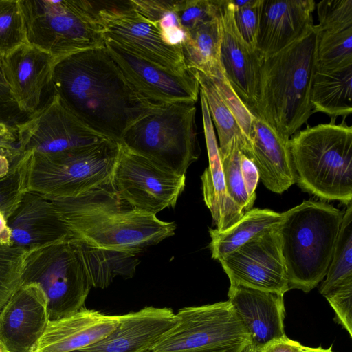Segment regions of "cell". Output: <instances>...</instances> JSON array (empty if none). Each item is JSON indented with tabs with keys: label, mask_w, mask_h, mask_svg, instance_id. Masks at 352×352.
<instances>
[{
	"label": "cell",
	"mask_w": 352,
	"mask_h": 352,
	"mask_svg": "<svg viewBox=\"0 0 352 352\" xmlns=\"http://www.w3.org/2000/svg\"><path fill=\"white\" fill-rule=\"evenodd\" d=\"M122 315H108L82 308L76 313L50 320L33 352H70L104 338L119 324Z\"/></svg>",
	"instance_id": "603a6c76"
},
{
	"label": "cell",
	"mask_w": 352,
	"mask_h": 352,
	"mask_svg": "<svg viewBox=\"0 0 352 352\" xmlns=\"http://www.w3.org/2000/svg\"><path fill=\"white\" fill-rule=\"evenodd\" d=\"M195 103L161 105L131 126L120 143L178 175L199 156Z\"/></svg>",
	"instance_id": "ba28073f"
},
{
	"label": "cell",
	"mask_w": 352,
	"mask_h": 352,
	"mask_svg": "<svg viewBox=\"0 0 352 352\" xmlns=\"http://www.w3.org/2000/svg\"><path fill=\"white\" fill-rule=\"evenodd\" d=\"M228 296L258 348L285 335L283 294L230 285Z\"/></svg>",
	"instance_id": "7402d4cb"
},
{
	"label": "cell",
	"mask_w": 352,
	"mask_h": 352,
	"mask_svg": "<svg viewBox=\"0 0 352 352\" xmlns=\"http://www.w3.org/2000/svg\"><path fill=\"white\" fill-rule=\"evenodd\" d=\"M5 79L16 107L32 114L43 104L52 89L55 58L49 53L23 43L1 57Z\"/></svg>",
	"instance_id": "e0dca14e"
},
{
	"label": "cell",
	"mask_w": 352,
	"mask_h": 352,
	"mask_svg": "<svg viewBox=\"0 0 352 352\" xmlns=\"http://www.w3.org/2000/svg\"><path fill=\"white\" fill-rule=\"evenodd\" d=\"M209 78L213 82L223 102L232 113L250 146L256 116L233 90L223 69L218 70L215 76Z\"/></svg>",
	"instance_id": "74e56055"
},
{
	"label": "cell",
	"mask_w": 352,
	"mask_h": 352,
	"mask_svg": "<svg viewBox=\"0 0 352 352\" xmlns=\"http://www.w3.org/2000/svg\"><path fill=\"white\" fill-rule=\"evenodd\" d=\"M107 51L135 89L151 102L162 105L177 102L196 103L199 85L192 72L177 73L159 66L104 39Z\"/></svg>",
	"instance_id": "9a60e30c"
},
{
	"label": "cell",
	"mask_w": 352,
	"mask_h": 352,
	"mask_svg": "<svg viewBox=\"0 0 352 352\" xmlns=\"http://www.w3.org/2000/svg\"><path fill=\"white\" fill-rule=\"evenodd\" d=\"M0 352H4L3 349H2V347L0 346Z\"/></svg>",
	"instance_id": "f907efd6"
},
{
	"label": "cell",
	"mask_w": 352,
	"mask_h": 352,
	"mask_svg": "<svg viewBox=\"0 0 352 352\" xmlns=\"http://www.w3.org/2000/svg\"><path fill=\"white\" fill-rule=\"evenodd\" d=\"M281 214L278 229L289 289L309 292L326 276L344 213L308 200Z\"/></svg>",
	"instance_id": "277c9868"
},
{
	"label": "cell",
	"mask_w": 352,
	"mask_h": 352,
	"mask_svg": "<svg viewBox=\"0 0 352 352\" xmlns=\"http://www.w3.org/2000/svg\"><path fill=\"white\" fill-rule=\"evenodd\" d=\"M16 106L12 97L9 87L5 79L2 67L1 59L0 57V113L1 110Z\"/></svg>",
	"instance_id": "bcb514c9"
},
{
	"label": "cell",
	"mask_w": 352,
	"mask_h": 352,
	"mask_svg": "<svg viewBox=\"0 0 352 352\" xmlns=\"http://www.w3.org/2000/svg\"><path fill=\"white\" fill-rule=\"evenodd\" d=\"M261 3L262 0H250L245 6L234 8L237 30L245 42L254 50H256Z\"/></svg>",
	"instance_id": "ab89813d"
},
{
	"label": "cell",
	"mask_w": 352,
	"mask_h": 352,
	"mask_svg": "<svg viewBox=\"0 0 352 352\" xmlns=\"http://www.w3.org/2000/svg\"><path fill=\"white\" fill-rule=\"evenodd\" d=\"M281 220V213L256 208L245 212L238 221L223 231L210 228L212 258L220 259L256 234L278 226Z\"/></svg>",
	"instance_id": "f1b7e54d"
},
{
	"label": "cell",
	"mask_w": 352,
	"mask_h": 352,
	"mask_svg": "<svg viewBox=\"0 0 352 352\" xmlns=\"http://www.w3.org/2000/svg\"><path fill=\"white\" fill-rule=\"evenodd\" d=\"M240 166L249 202L253 206L256 199V188L260 179L259 173L254 162L242 153L240 156Z\"/></svg>",
	"instance_id": "b9f144b4"
},
{
	"label": "cell",
	"mask_w": 352,
	"mask_h": 352,
	"mask_svg": "<svg viewBox=\"0 0 352 352\" xmlns=\"http://www.w3.org/2000/svg\"><path fill=\"white\" fill-rule=\"evenodd\" d=\"M3 147H5V146H3Z\"/></svg>",
	"instance_id": "816d5d0a"
},
{
	"label": "cell",
	"mask_w": 352,
	"mask_h": 352,
	"mask_svg": "<svg viewBox=\"0 0 352 352\" xmlns=\"http://www.w3.org/2000/svg\"><path fill=\"white\" fill-rule=\"evenodd\" d=\"M0 146L19 148L15 125H11L0 113Z\"/></svg>",
	"instance_id": "ee69618b"
},
{
	"label": "cell",
	"mask_w": 352,
	"mask_h": 352,
	"mask_svg": "<svg viewBox=\"0 0 352 352\" xmlns=\"http://www.w3.org/2000/svg\"><path fill=\"white\" fill-rule=\"evenodd\" d=\"M152 352H241L250 336L229 300L186 307Z\"/></svg>",
	"instance_id": "30bf717a"
},
{
	"label": "cell",
	"mask_w": 352,
	"mask_h": 352,
	"mask_svg": "<svg viewBox=\"0 0 352 352\" xmlns=\"http://www.w3.org/2000/svg\"><path fill=\"white\" fill-rule=\"evenodd\" d=\"M89 1L104 39L173 72L189 71L182 49L168 44L158 25L138 12L131 0Z\"/></svg>",
	"instance_id": "8fae6325"
},
{
	"label": "cell",
	"mask_w": 352,
	"mask_h": 352,
	"mask_svg": "<svg viewBox=\"0 0 352 352\" xmlns=\"http://www.w3.org/2000/svg\"><path fill=\"white\" fill-rule=\"evenodd\" d=\"M241 352H259L258 348L252 342L243 349Z\"/></svg>",
	"instance_id": "c3c4849f"
},
{
	"label": "cell",
	"mask_w": 352,
	"mask_h": 352,
	"mask_svg": "<svg viewBox=\"0 0 352 352\" xmlns=\"http://www.w3.org/2000/svg\"><path fill=\"white\" fill-rule=\"evenodd\" d=\"M220 0H177V11L186 33L219 15Z\"/></svg>",
	"instance_id": "f35d334b"
},
{
	"label": "cell",
	"mask_w": 352,
	"mask_h": 352,
	"mask_svg": "<svg viewBox=\"0 0 352 352\" xmlns=\"http://www.w3.org/2000/svg\"><path fill=\"white\" fill-rule=\"evenodd\" d=\"M319 292L324 296L332 290L352 285V203L343 214L330 265Z\"/></svg>",
	"instance_id": "1f68e13d"
},
{
	"label": "cell",
	"mask_w": 352,
	"mask_h": 352,
	"mask_svg": "<svg viewBox=\"0 0 352 352\" xmlns=\"http://www.w3.org/2000/svg\"><path fill=\"white\" fill-rule=\"evenodd\" d=\"M74 240L92 287L105 288L117 276L127 278L135 274L140 263L136 256L94 248Z\"/></svg>",
	"instance_id": "f546056e"
},
{
	"label": "cell",
	"mask_w": 352,
	"mask_h": 352,
	"mask_svg": "<svg viewBox=\"0 0 352 352\" xmlns=\"http://www.w3.org/2000/svg\"><path fill=\"white\" fill-rule=\"evenodd\" d=\"M312 113H322L335 122L352 111V66L338 70L315 72L311 95Z\"/></svg>",
	"instance_id": "4316f807"
},
{
	"label": "cell",
	"mask_w": 352,
	"mask_h": 352,
	"mask_svg": "<svg viewBox=\"0 0 352 352\" xmlns=\"http://www.w3.org/2000/svg\"><path fill=\"white\" fill-rule=\"evenodd\" d=\"M0 244L6 246H14L12 241L11 231L8 226L7 220L0 212Z\"/></svg>",
	"instance_id": "7dc6e473"
},
{
	"label": "cell",
	"mask_w": 352,
	"mask_h": 352,
	"mask_svg": "<svg viewBox=\"0 0 352 352\" xmlns=\"http://www.w3.org/2000/svg\"><path fill=\"white\" fill-rule=\"evenodd\" d=\"M52 91L83 123L118 143L137 120L161 106L135 89L105 45L56 62Z\"/></svg>",
	"instance_id": "6da1fadb"
},
{
	"label": "cell",
	"mask_w": 352,
	"mask_h": 352,
	"mask_svg": "<svg viewBox=\"0 0 352 352\" xmlns=\"http://www.w3.org/2000/svg\"><path fill=\"white\" fill-rule=\"evenodd\" d=\"M15 127L21 153H55L110 140L83 123L53 91L37 111Z\"/></svg>",
	"instance_id": "4fadbf2b"
},
{
	"label": "cell",
	"mask_w": 352,
	"mask_h": 352,
	"mask_svg": "<svg viewBox=\"0 0 352 352\" xmlns=\"http://www.w3.org/2000/svg\"><path fill=\"white\" fill-rule=\"evenodd\" d=\"M28 250L0 244V314L21 284Z\"/></svg>",
	"instance_id": "e575fe53"
},
{
	"label": "cell",
	"mask_w": 352,
	"mask_h": 352,
	"mask_svg": "<svg viewBox=\"0 0 352 352\" xmlns=\"http://www.w3.org/2000/svg\"><path fill=\"white\" fill-rule=\"evenodd\" d=\"M32 283L45 294L50 320L85 307L93 287L71 236L28 250L21 285Z\"/></svg>",
	"instance_id": "9c48e42d"
},
{
	"label": "cell",
	"mask_w": 352,
	"mask_h": 352,
	"mask_svg": "<svg viewBox=\"0 0 352 352\" xmlns=\"http://www.w3.org/2000/svg\"><path fill=\"white\" fill-rule=\"evenodd\" d=\"M313 30L286 48L262 59L254 115L290 138L312 113L316 72Z\"/></svg>",
	"instance_id": "3957f363"
},
{
	"label": "cell",
	"mask_w": 352,
	"mask_h": 352,
	"mask_svg": "<svg viewBox=\"0 0 352 352\" xmlns=\"http://www.w3.org/2000/svg\"><path fill=\"white\" fill-rule=\"evenodd\" d=\"M316 8V71L352 66V0H323Z\"/></svg>",
	"instance_id": "44dd1931"
},
{
	"label": "cell",
	"mask_w": 352,
	"mask_h": 352,
	"mask_svg": "<svg viewBox=\"0 0 352 352\" xmlns=\"http://www.w3.org/2000/svg\"><path fill=\"white\" fill-rule=\"evenodd\" d=\"M52 201L71 237L100 250L133 256L175 234L176 224L134 210L108 186Z\"/></svg>",
	"instance_id": "7a4b0ae2"
},
{
	"label": "cell",
	"mask_w": 352,
	"mask_h": 352,
	"mask_svg": "<svg viewBox=\"0 0 352 352\" xmlns=\"http://www.w3.org/2000/svg\"><path fill=\"white\" fill-rule=\"evenodd\" d=\"M7 224L13 245L26 250L71 236L52 201L30 191L24 193Z\"/></svg>",
	"instance_id": "cb8c5ba5"
},
{
	"label": "cell",
	"mask_w": 352,
	"mask_h": 352,
	"mask_svg": "<svg viewBox=\"0 0 352 352\" xmlns=\"http://www.w3.org/2000/svg\"><path fill=\"white\" fill-rule=\"evenodd\" d=\"M241 151L239 144L234 141L224 152L219 153L222 170L228 192L235 204L244 212L252 209L244 186L241 166Z\"/></svg>",
	"instance_id": "8d00e7d4"
},
{
	"label": "cell",
	"mask_w": 352,
	"mask_h": 352,
	"mask_svg": "<svg viewBox=\"0 0 352 352\" xmlns=\"http://www.w3.org/2000/svg\"><path fill=\"white\" fill-rule=\"evenodd\" d=\"M278 226L256 234L218 260L230 285L283 295L289 290Z\"/></svg>",
	"instance_id": "5bb4252c"
},
{
	"label": "cell",
	"mask_w": 352,
	"mask_h": 352,
	"mask_svg": "<svg viewBox=\"0 0 352 352\" xmlns=\"http://www.w3.org/2000/svg\"><path fill=\"white\" fill-rule=\"evenodd\" d=\"M222 30L219 15L187 32L182 46L186 67L210 78L223 69L221 60Z\"/></svg>",
	"instance_id": "83f0119b"
},
{
	"label": "cell",
	"mask_w": 352,
	"mask_h": 352,
	"mask_svg": "<svg viewBox=\"0 0 352 352\" xmlns=\"http://www.w3.org/2000/svg\"><path fill=\"white\" fill-rule=\"evenodd\" d=\"M49 321L41 286L21 285L0 314V346L4 352H33Z\"/></svg>",
	"instance_id": "2e32d148"
},
{
	"label": "cell",
	"mask_w": 352,
	"mask_h": 352,
	"mask_svg": "<svg viewBox=\"0 0 352 352\" xmlns=\"http://www.w3.org/2000/svg\"><path fill=\"white\" fill-rule=\"evenodd\" d=\"M26 42L56 62L104 46V38L87 0H19Z\"/></svg>",
	"instance_id": "52a82bcc"
},
{
	"label": "cell",
	"mask_w": 352,
	"mask_h": 352,
	"mask_svg": "<svg viewBox=\"0 0 352 352\" xmlns=\"http://www.w3.org/2000/svg\"><path fill=\"white\" fill-rule=\"evenodd\" d=\"M336 313V319L352 336V285L331 291L324 296Z\"/></svg>",
	"instance_id": "60d3db41"
},
{
	"label": "cell",
	"mask_w": 352,
	"mask_h": 352,
	"mask_svg": "<svg viewBox=\"0 0 352 352\" xmlns=\"http://www.w3.org/2000/svg\"><path fill=\"white\" fill-rule=\"evenodd\" d=\"M204 135L209 166L201 176L204 202L210 210L217 230L223 231L245 213L229 195L222 170L219 146L206 100L199 91Z\"/></svg>",
	"instance_id": "484cf974"
},
{
	"label": "cell",
	"mask_w": 352,
	"mask_h": 352,
	"mask_svg": "<svg viewBox=\"0 0 352 352\" xmlns=\"http://www.w3.org/2000/svg\"><path fill=\"white\" fill-rule=\"evenodd\" d=\"M190 70L197 78L199 91L206 100L210 118L214 124L219 140V153L226 151L234 141H237L241 153L248 156L250 149V144L212 80L199 71Z\"/></svg>",
	"instance_id": "4dcf8cb0"
},
{
	"label": "cell",
	"mask_w": 352,
	"mask_h": 352,
	"mask_svg": "<svg viewBox=\"0 0 352 352\" xmlns=\"http://www.w3.org/2000/svg\"><path fill=\"white\" fill-rule=\"evenodd\" d=\"M177 320L171 308L145 307L122 314L118 326L98 341L70 352H152Z\"/></svg>",
	"instance_id": "ffe728a7"
},
{
	"label": "cell",
	"mask_w": 352,
	"mask_h": 352,
	"mask_svg": "<svg viewBox=\"0 0 352 352\" xmlns=\"http://www.w3.org/2000/svg\"><path fill=\"white\" fill-rule=\"evenodd\" d=\"M21 155L18 148L0 146V176L6 175Z\"/></svg>",
	"instance_id": "f6af8a7d"
},
{
	"label": "cell",
	"mask_w": 352,
	"mask_h": 352,
	"mask_svg": "<svg viewBox=\"0 0 352 352\" xmlns=\"http://www.w3.org/2000/svg\"><path fill=\"white\" fill-rule=\"evenodd\" d=\"M25 42L19 0H0V57Z\"/></svg>",
	"instance_id": "d590c367"
},
{
	"label": "cell",
	"mask_w": 352,
	"mask_h": 352,
	"mask_svg": "<svg viewBox=\"0 0 352 352\" xmlns=\"http://www.w3.org/2000/svg\"><path fill=\"white\" fill-rule=\"evenodd\" d=\"M320 352H333V351H332V348L330 346L329 349L322 348Z\"/></svg>",
	"instance_id": "681fc988"
},
{
	"label": "cell",
	"mask_w": 352,
	"mask_h": 352,
	"mask_svg": "<svg viewBox=\"0 0 352 352\" xmlns=\"http://www.w3.org/2000/svg\"><path fill=\"white\" fill-rule=\"evenodd\" d=\"M119 147L108 140L55 153L30 151L26 190L46 199H67L108 186Z\"/></svg>",
	"instance_id": "8992f818"
},
{
	"label": "cell",
	"mask_w": 352,
	"mask_h": 352,
	"mask_svg": "<svg viewBox=\"0 0 352 352\" xmlns=\"http://www.w3.org/2000/svg\"><path fill=\"white\" fill-rule=\"evenodd\" d=\"M222 30L221 60L225 76L233 90L254 114L263 57L239 32L231 0H220Z\"/></svg>",
	"instance_id": "ac0fdd59"
},
{
	"label": "cell",
	"mask_w": 352,
	"mask_h": 352,
	"mask_svg": "<svg viewBox=\"0 0 352 352\" xmlns=\"http://www.w3.org/2000/svg\"><path fill=\"white\" fill-rule=\"evenodd\" d=\"M109 186L131 208L156 215L175 207L185 188L186 175L170 171L119 143Z\"/></svg>",
	"instance_id": "7c38bea8"
},
{
	"label": "cell",
	"mask_w": 352,
	"mask_h": 352,
	"mask_svg": "<svg viewBox=\"0 0 352 352\" xmlns=\"http://www.w3.org/2000/svg\"><path fill=\"white\" fill-rule=\"evenodd\" d=\"M289 145L301 188L322 199L352 203V128L344 119L298 131Z\"/></svg>",
	"instance_id": "5b68a950"
},
{
	"label": "cell",
	"mask_w": 352,
	"mask_h": 352,
	"mask_svg": "<svg viewBox=\"0 0 352 352\" xmlns=\"http://www.w3.org/2000/svg\"><path fill=\"white\" fill-rule=\"evenodd\" d=\"M302 346L298 342L285 335L267 342L258 349L259 352H300Z\"/></svg>",
	"instance_id": "7bdbcfd3"
},
{
	"label": "cell",
	"mask_w": 352,
	"mask_h": 352,
	"mask_svg": "<svg viewBox=\"0 0 352 352\" xmlns=\"http://www.w3.org/2000/svg\"><path fill=\"white\" fill-rule=\"evenodd\" d=\"M314 0H262L256 50L267 57L313 30Z\"/></svg>",
	"instance_id": "d6986e66"
},
{
	"label": "cell",
	"mask_w": 352,
	"mask_h": 352,
	"mask_svg": "<svg viewBox=\"0 0 352 352\" xmlns=\"http://www.w3.org/2000/svg\"><path fill=\"white\" fill-rule=\"evenodd\" d=\"M289 138L256 116L248 155L256 166L264 186L281 194L296 183Z\"/></svg>",
	"instance_id": "d4e9b609"
},
{
	"label": "cell",
	"mask_w": 352,
	"mask_h": 352,
	"mask_svg": "<svg viewBox=\"0 0 352 352\" xmlns=\"http://www.w3.org/2000/svg\"><path fill=\"white\" fill-rule=\"evenodd\" d=\"M30 151L21 153L10 170L0 176V212L6 220L12 215L26 190V175Z\"/></svg>",
	"instance_id": "836d02e7"
},
{
	"label": "cell",
	"mask_w": 352,
	"mask_h": 352,
	"mask_svg": "<svg viewBox=\"0 0 352 352\" xmlns=\"http://www.w3.org/2000/svg\"><path fill=\"white\" fill-rule=\"evenodd\" d=\"M136 10L156 23L165 41L179 47L186 39L177 11V0H131Z\"/></svg>",
	"instance_id": "d6a6232c"
}]
</instances>
